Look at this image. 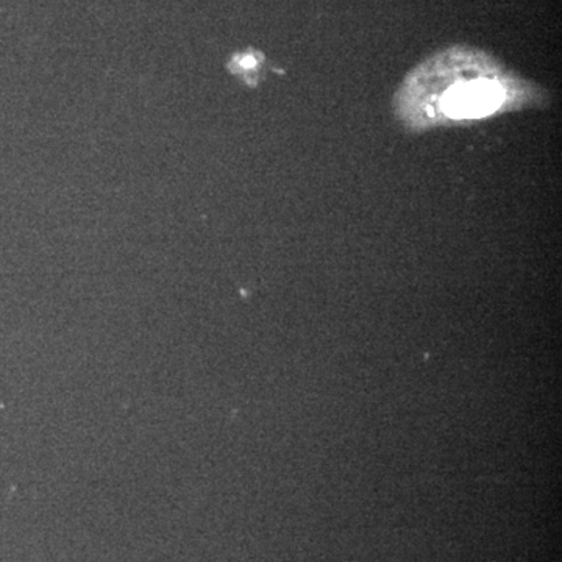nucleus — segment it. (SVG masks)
<instances>
[{"label": "nucleus", "instance_id": "nucleus-1", "mask_svg": "<svg viewBox=\"0 0 562 562\" xmlns=\"http://www.w3.org/2000/svg\"><path fill=\"white\" fill-rule=\"evenodd\" d=\"M503 101L501 87L494 81L475 80L454 87L443 95V111L450 117H482L497 110Z\"/></svg>", "mask_w": 562, "mask_h": 562}]
</instances>
